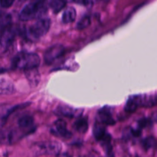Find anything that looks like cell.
Here are the masks:
<instances>
[{
  "label": "cell",
  "mask_w": 157,
  "mask_h": 157,
  "mask_svg": "<svg viewBox=\"0 0 157 157\" xmlns=\"http://www.w3.org/2000/svg\"><path fill=\"white\" fill-rule=\"evenodd\" d=\"M58 157H71V156H69L68 154H67V153H63V154L59 155Z\"/></svg>",
  "instance_id": "22"
},
{
  "label": "cell",
  "mask_w": 157,
  "mask_h": 157,
  "mask_svg": "<svg viewBox=\"0 0 157 157\" xmlns=\"http://www.w3.org/2000/svg\"><path fill=\"white\" fill-rule=\"evenodd\" d=\"M139 106H140V97H131L126 104L125 110L127 113H133L137 109Z\"/></svg>",
  "instance_id": "8"
},
{
  "label": "cell",
  "mask_w": 157,
  "mask_h": 157,
  "mask_svg": "<svg viewBox=\"0 0 157 157\" xmlns=\"http://www.w3.org/2000/svg\"><path fill=\"white\" fill-rule=\"evenodd\" d=\"M65 5L66 0H50V7L55 13L62 10Z\"/></svg>",
  "instance_id": "14"
},
{
  "label": "cell",
  "mask_w": 157,
  "mask_h": 157,
  "mask_svg": "<svg viewBox=\"0 0 157 157\" xmlns=\"http://www.w3.org/2000/svg\"><path fill=\"white\" fill-rule=\"evenodd\" d=\"M1 94H9L14 91V85L12 83L7 81H1Z\"/></svg>",
  "instance_id": "15"
},
{
  "label": "cell",
  "mask_w": 157,
  "mask_h": 157,
  "mask_svg": "<svg viewBox=\"0 0 157 157\" xmlns=\"http://www.w3.org/2000/svg\"><path fill=\"white\" fill-rule=\"evenodd\" d=\"M99 117L101 121L104 124L110 125V124H114V121H113V117H112L111 113H110V110H107V109L103 108L102 110H100Z\"/></svg>",
  "instance_id": "10"
},
{
  "label": "cell",
  "mask_w": 157,
  "mask_h": 157,
  "mask_svg": "<svg viewBox=\"0 0 157 157\" xmlns=\"http://www.w3.org/2000/svg\"><path fill=\"white\" fill-rule=\"evenodd\" d=\"M15 0H1V6L3 8H9L14 3Z\"/></svg>",
  "instance_id": "19"
},
{
  "label": "cell",
  "mask_w": 157,
  "mask_h": 157,
  "mask_svg": "<svg viewBox=\"0 0 157 157\" xmlns=\"http://www.w3.org/2000/svg\"><path fill=\"white\" fill-rule=\"evenodd\" d=\"M34 120L32 117L29 116V115H26V116H23L18 120V126L21 128H29L33 125Z\"/></svg>",
  "instance_id": "13"
},
{
  "label": "cell",
  "mask_w": 157,
  "mask_h": 157,
  "mask_svg": "<svg viewBox=\"0 0 157 157\" xmlns=\"http://www.w3.org/2000/svg\"><path fill=\"white\" fill-rule=\"evenodd\" d=\"M34 1H38V2H44V0H34Z\"/></svg>",
  "instance_id": "24"
},
{
  "label": "cell",
  "mask_w": 157,
  "mask_h": 157,
  "mask_svg": "<svg viewBox=\"0 0 157 157\" xmlns=\"http://www.w3.org/2000/svg\"><path fill=\"white\" fill-rule=\"evenodd\" d=\"M61 150V145L58 142H46L35 144L33 148L34 153L36 155L49 154L56 155Z\"/></svg>",
  "instance_id": "4"
},
{
  "label": "cell",
  "mask_w": 157,
  "mask_h": 157,
  "mask_svg": "<svg viewBox=\"0 0 157 157\" xmlns=\"http://www.w3.org/2000/svg\"><path fill=\"white\" fill-rule=\"evenodd\" d=\"M77 110L75 109L71 108V107H68V106H60L58 109H57V113L61 114L62 116L65 117H75L76 114Z\"/></svg>",
  "instance_id": "12"
},
{
  "label": "cell",
  "mask_w": 157,
  "mask_h": 157,
  "mask_svg": "<svg viewBox=\"0 0 157 157\" xmlns=\"http://www.w3.org/2000/svg\"><path fill=\"white\" fill-rule=\"evenodd\" d=\"M150 122H151V121H150V120H147V119L141 120V121H140V126L141 127H147V126L150 125Z\"/></svg>",
  "instance_id": "20"
},
{
  "label": "cell",
  "mask_w": 157,
  "mask_h": 157,
  "mask_svg": "<svg viewBox=\"0 0 157 157\" xmlns=\"http://www.w3.org/2000/svg\"><path fill=\"white\" fill-rule=\"evenodd\" d=\"M156 140L153 137L146 138V139L143 141V147H144V148L147 150L154 147L155 146H156Z\"/></svg>",
  "instance_id": "17"
},
{
  "label": "cell",
  "mask_w": 157,
  "mask_h": 157,
  "mask_svg": "<svg viewBox=\"0 0 157 157\" xmlns=\"http://www.w3.org/2000/svg\"><path fill=\"white\" fill-rule=\"evenodd\" d=\"M153 121H154V122L157 123V112L153 114Z\"/></svg>",
  "instance_id": "21"
},
{
  "label": "cell",
  "mask_w": 157,
  "mask_h": 157,
  "mask_svg": "<svg viewBox=\"0 0 157 157\" xmlns=\"http://www.w3.org/2000/svg\"><path fill=\"white\" fill-rule=\"evenodd\" d=\"M39 56L35 53L23 52L19 53L13 58V66L21 70H32L36 68L40 64Z\"/></svg>",
  "instance_id": "1"
},
{
  "label": "cell",
  "mask_w": 157,
  "mask_h": 157,
  "mask_svg": "<svg viewBox=\"0 0 157 157\" xmlns=\"http://www.w3.org/2000/svg\"><path fill=\"white\" fill-rule=\"evenodd\" d=\"M45 6L43 2L33 1L32 2L26 5L19 14V18L21 21H29L40 18L46 12Z\"/></svg>",
  "instance_id": "2"
},
{
  "label": "cell",
  "mask_w": 157,
  "mask_h": 157,
  "mask_svg": "<svg viewBox=\"0 0 157 157\" xmlns=\"http://www.w3.org/2000/svg\"><path fill=\"white\" fill-rule=\"evenodd\" d=\"M92 0H84V4H88V3L91 2Z\"/></svg>",
  "instance_id": "23"
},
{
  "label": "cell",
  "mask_w": 157,
  "mask_h": 157,
  "mask_svg": "<svg viewBox=\"0 0 157 157\" xmlns=\"http://www.w3.org/2000/svg\"><path fill=\"white\" fill-rule=\"evenodd\" d=\"M76 18V10L73 7H69L64 12L62 15V21L64 23L73 22Z\"/></svg>",
  "instance_id": "9"
},
{
  "label": "cell",
  "mask_w": 157,
  "mask_h": 157,
  "mask_svg": "<svg viewBox=\"0 0 157 157\" xmlns=\"http://www.w3.org/2000/svg\"><path fill=\"white\" fill-rule=\"evenodd\" d=\"M90 24V18L89 16H84L77 25V28L78 29H84L85 28L88 27Z\"/></svg>",
  "instance_id": "18"
},
{
  "label": "cell",
  "mask_w": 157,
  "mask_h": 157,
  "mask_svg": "<svg viewBox=\"0 0 157 157\" xmlns=\"http://www.w3.org/2000/svg\"><path fill=\"white\" fill-rule=\"evenodd\" d=\"M15 38V33L10 29V27L2 30L1 34V48L2 50H6L9 46L13 42Z\"/></svg>",
  "instance_id": "6"
},
{
  "label": "cell",
  "mask_w": 157,
  "mask_h": 157,
  "mask_svg": "<svg viewBox=\"0 0 157 157\" xmlns=\"http://www.w3.org/2000/svg\"><path fill=\"white\" fill-rule=\"evenodd\" d=\"M55 132L56 134H58L59 136L62 137H70L71 133L66 128V124L64 121L58 120L55 122Z\"/></svg>",
  "instance_id": "7"
},
{
  "label": "cell",
  "mask_w": 157,
  "mask_h": 157,
  "mask_svg": "<svg viewBox=\"0 0 157 157\" xmlns=\"http://www.w3.org/2000/svg\"><path fill=\"white\" fill-rule=\"evenodd\" d=\"M75 127L77 131H78L81 133H84L87 131L88 129V122H87V118L81 117L78 119L75 122Z\"/></svg>",
  "instance_id": "11"
},
{
  "label": "cell",
  "mask_w": 157,
  "mask_h": 157,
  "mask_svg": "<svg viewBox=\"0 0 157 157\" xmlns=\"http://www.w3.org/2000/svg\"><path fill=\"white\" fill-rule=\"evenodd\" d=\"M64 52V48L61 44H55L49 48L44 53V59L47 64H52L58 59Z\"/></svg>",
  "instance_id": "5"
},
{
  "label": "cell",
  "mask_w": 157,
  "mask_h": 157,
  "mask_svg": "<svg viewBox=\"0 0 157 157\" xmlns=\"http://www.w3.org/2000/svg\"><path fill=\"white\" fill-rule=\"evenodd\" d=\"M51 21L48 18H41L37 20L27 30V36L32 40H37L44 36L49 30Z\"/></svg>",
  "instance_id": "3"
},
{
  "label": "cell",
  "mask_w": 157,
  "mask_h": 157,
  "mask_svg": "<svg viewBox=\"0 0 157 157\" xmlns=\"http://www.w3.org/2000/svg\"><path fill=\"white\" fill-rule=\"evenodd\" d=\"M11 22H12V17L10 15L6 13H2L1 16V31L10 27Z\"/></svg>",
  "instance_id": "16"
}]
</instances>
